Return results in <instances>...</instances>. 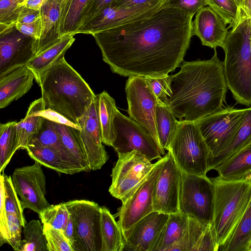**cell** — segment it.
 Instances as JSON below:
<instances>
[{
	"instance_id": "8992f818",
	"label": "cell",
	"mask_w": 251,
	"mask_h": 251,
	"mask_svg": "<svg viewBox=\"0 0 251 251\" xmlns=\"http://www.w3.org/2000/svg\"><path fill=\"white\" fill-rule=\"evenodd\" d=\"M166 150L182 172L206 176L210 152L196 122L179 121Z\"/></svg>"
},
{
	"instance_id": "11a10c76",
	"label": "cell",
	"mask_w": 251,
	"mask_h": 251,
	"mask_svg": "<svg viewBox=\"0 0 251 251\" xmlns=\"http://www.w3.org/2000/svg\"><path fill=\"white\" fill-rule=\"evenodd\" d=\"M47 0H25L22 5L28 8L40 10L41 7Z\"/></svg>"
},
{
	"instance_id": "f6af8a7d",
	"label": "cell",
	"mask_w": 251,
	"mask_h": 251,
	"mask_svg": "<svg viewBox=\"0 0 251 251\" xmlns=\"http://www.w3.org/2000/svg\"><path fill=\"white\" fill-rule=\"evenodd\" d=\"M7 216L8 231L7 243L14 251H19L22 240L21 239L22 225L15 214L7 213Z\"/></svg>"
},
{
	"instance_id": "9f6ffc18",
	"label": "cell",
	"mask_w": 251,
	"mask_h": 251,
	"mask_svg": "<svg viewBox=\"0 0 251 251\" xmlns=\"http://www.w3.org/2000/svg\"><path fill=\"white\" fill-rule=\"evenodd\" d=\"M234 0L236 2V4L238 6V7L239 8V7L240 6V5L241 4L242 0Z\"/></svg>"
},
{
	"instance_id": "3957f363",
	"label": "cell",
	"mask_w": 251,
	"mask_h": 251,
	"mask_svg": "<svg viewBox=\"0 0 251 251\" xmlns=\"http://www.w3.org/2000/svg\"><path fill=\"white\" fill-rule=\"evenodd\" d=\"M38 84L44 110L55 113L80 129L78 121L96 95L64 56L41 75Z\"/></svg>"
},
{
	"instance_id": "d6a6232c",
	"label": "cell",
	"mask_w": 251,
	"mask_h": 251,
	"mask_svg": "<svg viewBox=\"0 0 251 251\" xmlns=\"http://www.w3.org/2000/svg\"><path fill=\"white\" fill-rule=\"evenodd\" d=\"M53 121L67 151L79 163L83 171H91L80 138L79 129L71 125Z\"/></svg>"
},
{
	"instance_id": "52a82bcc",
	"label": "cell",
	"mask_w": 251,
	"mask_h": 251,
	"mask_svg": "<svg viewBox=\"0 0 251 251\" xmlns=\"http://www.w3.org/2000/svg\"><path fill=\"white\" fill-rule=\"evenodd\" d=\"M247 112V108L239 109L227 107L196 122L209 149L210 159L229 145L242 125Z\"/></svg>"
},
{
	"instance_id": "7a4b0ae2",
	"label": "cell",
	"mask_w": 251,
	"mask_h": 251,
	"mask_svg": "<svg viewBox=\"0 0 251 251\" xmlns=\"http://www.w3.org/2000/svg\"><path fill=\"white\" fill-rule=\"evenodd\" d=\"M171 88L162 100L179 121L196 122L222 109L228 88L216 49L209 60L183 61L172 75Z\"/></svg>"
},
{
	"instance_id": "d590c367",
	"label": "cell",
	"mask_w": 251,
	"mask_h": 251,
	"mask_svg": "<svg viewBox=\"0 0 251 251\" xmlns=\"http://www.w3.org/2000/svg\"><path fill=\"white\" fill-rule=\"evenodd\" d=\"M16 121L0 125V172L3 173L12 156L17 150Z\"/></svg>"
},
{
	"instance_id": "30bf717a",
	"label": "cell",
	"mask_w": 251,
	"mask_h": 251,
	"mask_svg": "<svg viewBox=\"0 0 251 251\" xmlns=\"http://www.w3.org/2000/svg\"><path fill=\"white\" fill-rule=\"evenodd\" d=\"M118 155V159L112 171L109 192L123 202L147 177L155 163L136 150Z\"/></svg>"
},
{
	"instance_id": "ac0fdd59",
	"label": "cell",
	"mask_w": 251,
	"mask_h": 251,
	"mask_svg": "<svg viewBox=\"0 0 251 251\" xmlns=\"http://www.w3.org/2000/svg\"><path fill=\"white\" fill-rule=\"evenodd\" d=\"M71 1L47 0L41 7L42 31L39 39L34 43L36 55L57 43L62 38L60 34Z\"/></svg>"
},
{
	"instance_id": "74e56055",
	"label": "cell",
	"mask_w": 251,
	"mask_h": 251,
	"mask_svg": "<svg viewBox=\"0 0 251 251\" xmlns=\"http://www.w3.org/2000/svg\"><path fill=\"white\" fill-rule=\"evenodd\" d=\"M91 0H72L67 10L61 32V37L75 35L80 26L83 13Z\"/></svg>"
},
{
	"instance_id": "7402d4cb",
	"label": "cell",
	"mask_w": 251,
	"mask_h": 251,
	"mask_svg": "<svg viewBox=\"0 0 251 251\" xmlns=\"http://www.w3.org/2000/svg\"><path fill=\"white\" fill-rule=\"evenodd\" d=\"M188 218L183 234L170 251H219L212 223Z\"/></svg>"
},
{
	"instance_id": "6f0895ef",
	"label": "cell",
	"mask_w": 251,
	"mask_h": 251,
	"mask_svg": "<svg viewBox=\"0 0 251 251\" xmlns=\"http://www.w3.org/2000/svg\"><path fill=\"white\" fill-rule=\"evenodd\" d=\"M250 44H251V35L250 36Z\"/></svg>"
},
{
	"instance_id": "bcb514c9",
	"label": "cell",
	"mask_w": 251,
	"mask_h": 251,
	"mask_svg": "<svg viewBox=\"0 0 251 251\" xmlns=\"http://www.w3.org/2000/svg\"><path fill=\"white\" fill-rule=\"evenodd\" d=\"M207 5L206 0H163L160 7L180 9L193 17L201 8Z\"/></svg>"
},
{
	"instance_id": "8fae6325",
	"label": "cell",
	"mask_w": 251,
	"mask_h": 251,
	"mask_svg": "<svg viewBox=\"0 0 251 251\" xmlns=\"http://www.w3.org/2000/svg\"><path fill=\"white\" fill-rule=\"evenodd\" d=\"M115 138L112 146L118 154L136 150L151 161L162 158L152 136L134 120L117 110L114 119Z\"/></svg>"
},
{
	"instance_id": "7dc6e473",
	"label": "cell",
	"mask_w": 251,
	"mask_h": 251,
	"mask_svg": "<svg viewBox=\"0 0 251 251\" xmlns=\"http://www.w3.org/2000/svg\"><path fill=\"white\" fill-rule=\"evenodd\" d=\"M8 221L5 208V191L2 176L0 177V246L7 243Z\"/></svg>"
},
{
	"instance_id": "1f68e13d",
	"label": "cell",
	"mask_w": 251,
	"mask_h": 251,
	"mask_svg": "<svg viewBox=\"0 0 251 251\" xmlns=\"http://www.w3.org/2000/svg\"><path fill=\"white\" fill-rule=\"evenodd\" d=\"M251 142V107L247 108L246 117L229 145L221 152L211 158L209 171L223 163Z\"/></svg>"
},
{
	"instance_id": "ba28073f",
	"label": "cell",
	"mask_w": 251,
	"mask_h": 251,
	"mask_svg": "<svg viewBox=\"0 0 251 251\" xmlns=\"http://www.w3.org/2000/svg\"><path fill=\"white\" fill-rule=\"evenodd\" d=\"M125 92L129 117L140 125L154 139L161 155L165 153L157 134L156 110L159 99L150 89L145 77L128 76Z\"/></svg>"
},
{
	"instance_id": "8d00e7d4",
	"label": "cell",
	"mask_w": 251,
	"mask_h": 251,
	"mask_svg": "<svg viewBox=\"0 0 251 251\" xmlns=\"http://www.w3.org/2000/svg\"><path fill=\"white\" fill-rule=\"evenodd\" d=\"M24 238L19 251H48L43 226L38 220H32L24 226Z\"/></svg>"
},
{
	"instance_id": "e0dca14e",
	"label": "cell",
	"mask_w": 251,
	"mask_h": 251,
	"mask_svg": "<svg viewBox=\"0 0 251 251\" xmlns=\"http://www.w3.org/2000/svg\"><path fill=\"white\" fill-rule=\"evenodd\" d=\"M79 136L90 171L100 169L109 156L102 144L96 97L83 116L78 121Z\"/></svg>"
},
{
	"instance_id": "4316f807",
	"label": "cell",
	"mask_w": 251,
	"mask_h": 251,
	"mask_svg": "<svg viewBox=\"0 0 251 251\" xmlns=\"http://www.w3.org/2000/svg\"><path fill=\"white\" fill-rule=\"evenodd\" d=\"M213 170L218 176L225 179H239L251 175V142Z\"/></svg>"
},
{
	"instance_id": "db71d44e",
	"label": "cell",
	"mask_w": 251,
	"mask_h": 251,
	"mask_svg": "<svg viewBox=\"0 0 251 251\" xmlns=\"http://www.w3.org/2000/svg\"><path fill=\"white\" fill-rule=\"evenodd\" d=\"M247 18H251V0H242L238 8L236 19L232 26L240 20Z\"/></svg>"
},
{
	"instance_id": "d6986e66",
	"label": "cell",
	"mask_w": 251,
	"mask_h": 251,
	"mask_svg": "<svg viewBox=\"0 0 251 251\" xmlns=\"http://www.w3.org/2000/svg\"><path fill=\"white\" fill-rule=\"evenodd\" d=\"M161 3L151 7L132 8L122 6L113 2L104 8L90 21L82 25L77 34H92L123 25L156 10L160 7Z\"/></svg>"
},
{
	"instance_id": "f546056e",
	"label": "cell",
	"mask_w": 251,
	"mask_h": 251,
	"mask_svg": "<svg viewBox=\"0 0 251 251\" xmlns=\"http://www.w3.org/2000/svg\"><path fill=\"white\" fill-rule=\"evenodd\" d=\"M100 211L101 251H123L126 244L123 231L118 222L106 207L101 206Z\"/></svg>"
},
{
	"instance_id": "4dcf8cb0",
	"label": "cell",
	"mask_w": 251,
	"mask_h": 251,
	"mask_svg": "<svg viewBox=\"0 0 251 251\" xmlns=\"http://www.w3.org/2000/svg\"><path fill=\"white\" fill-rule=\"evenodd\" d=\"M102 143L112 146L115 138L114 119L118 110L114 99L106 91L97 95Z\"/></svg>"
},
{
	"instance_id": "5b68a950",
	"label": "cell",
	"mask_w": 251,
	"mask_h": 251,
	"mask_svg": "<svg viewBox=\"0 0 251 251\" xmlns=\"http://www.w3.org/2000/svg\"><path fill=\"white\" fill-rule=\"evenodd\" d=\"M214 189L212 224L220 248L230 238L251 200V175L236 179L211 177Z\"/></svg>"
},
{
	"instance_id": "7bdbcfd3",
	"label": "cell",
	"mask_w": 251,
	"mask_h": 251,
	"mask_svg": "<svg viewBox=\"0 0 251 251\" xmlns=\"http://www.w3.org/2000/svg\"><path fill=\"white\" fill-rule=\"evenodd\" d=\"M25 0H0V23L15 25L19 15L25 7Z\"/></svg>"
},
{
	"instance_id": "5bb4252c",
	"label": "cell",
	"mask_w": 251,
	"mask_h": 251,
	"mask_svg": "<svg viewBox=\"0 0 251 251\" xmlns=\"http://www.w3.org/2000/svg\"><path fill=\"white\" fill-rule=\"evenodd\" d=\"M11 177L24 209H30L39 215L50 206L46 198V177L40 163L35 161L32 165L16 168Z\"/></svg>"
},
{
	"instance_id": "c3c4849f",
	"label": "cell",
	"mask_w": 251,
	"mask_h": 251,
	"mask_svg": "<svg viewBox=\"0 0 251 251\" xmlns=\"http://www.w3.org/2000/svg\"><path fill=\"white\" fill-rule=\"evenodd\" d=\"M115 0H91L83 13L80 26L90 21L101 10L108 5L114 2Z\"/></svg>"
},
{
	"instance_id": "e575fe53",
	"label": "cell",
	"mask_w": 251,
	"mask_h": 251,
	"mask_svg": "<svg viewBox=\"0 0 251 251\" xmlns=\"http://www.w3.org/2000/svg\"><path fill=\"white\" fill-rule=\"evenodd\" d=\"M178 122L167 105L159 99L156 110V125L159 141L164 150L167 149L173 138Z\"/></svg>"
},
{
	"instance_id": "f907efd6",
	"label": "cell",
	"mask_w": 251,
	"mask_h": 251,
	"mask_svg": "<svg viewBox=\"0 0 251 251\" xmlns=\"http://www.w3.org/2000/svg\"><path fill=\"white\" fill-rule=\"evenodd\" d=\"M70 243L74 251H84L78 239L74 227L72 219L70 218L65 227L61 230Z\"/></svg>"
},
{
	"instance_id": "f1b7e54d",
	"label": "cell",
	"mask_w": 251,
	"mask_h": 251,
	"mask_svg": "<svg viewBox=\"0 0 251 251\" xmlns=\"http://www.w3.org/2000/svg\"><path fill=\"white\" fill-rule=\"evenodd\" d=\"M42 98L33 101L29 105L25 118L16 125L18 140L17 150H26L32 136L39 129L44 118Z\"/></svg>"
},
{
	"instance_id": "2e32d148",
	"label": "cell",
	"mask_w": 251,
	"mask_h": 251,
	"mask_svg": "<svg viewBox=\"0 0 251 251\" xmlns=\"http://www.w3.org/2000/svg\"><path fill=\"white\" fill-rule=\"evenodd\" d=\"M165 159L153 192V210L170 214L179 212L182 171L171 154Z\"/></svg>"
},
{
	"instance_id": "836d02e7",
	"label": "cell",
	"mask_w": 251,
	"mask_h": 251,
	"mask_svg": "<svg viewBox=\"0 0 251 251\" xmlns=\"http://www.w3.org/2000/svg\"><path fill=\"white\" fill-rule=\"evenodd\" d=\"M220 251H251V200L234 232Z\"/></svg>"
},
{
	"instance_id": "60d3db41",
	"label": "cell",
	"mask_w": 251,
	"mask_h": 251,
	"mask_svg": "<svg viewBox=\"0 0 251 251\" xmlns=\"http://www.w3.org/2000/svg\"><path fill=\"white\" fill-rule=\"evenodd\" d=\"M48 251H74L63 231L50 225L43 224Z\"/></svg>"
},
{
	"instance_id": "6da1fadb",
	"label": "cell",
	"mask_w": 251,
	"mask_h": 251,
	"mask_svg": "<svg viewBox=\"0 0 251 251\" xmlns=\"http://www.w3.org/2000/svg\"><path fill=\"white\" fill-rule=\"evenodd\" d=\"M193 17L180 9L160 7L92 35L113 73L125 77L165 76L184 61L193 36Z\"/></svg>"
},
{
	"instance_id": "7c38bea8",
	"label": "cell",
	"mask_w": 251,
	"mask_h": 251,
	"mask_svg": "<svg viewBox=\"0 0 251 251\" xmlns=\"http://www.w3.org/2000/svg\"><path fill=\"white\" fill-rule=\"evenodd\" d=\"M165 156L159 159L147 177L122 202L117 214L122 230L153 211V192Z\"/></svg>"
},
{
	"instance_id": "44dd1931",
	"label": "cell",
	"mask_w": 251,
	"mask_h": 251,
	"mask_svg": "<svg viewBox=\"0 0 251 251\" xmlns=\"http://www.w3.org/2000/svg\"><path fill=\"white\" fill-rule=\"evenodd\" d=\"M222 17L210 6L201 8L193 21V35L197 36L203 46L216 49L222 47L228 28Z\"/></svg>"
},
{
	"instance_id": "f5cc1de1",
	"label": "cell",
	"mask_w": 251,
	"mask_h": 251,
	"mask_svg": "<svg viewBox=\"0 0 251 251\" xmlns=\"http://www.w3.org/2000/svg\"><path fill=\"white\" fill-rule=\"evenodd\" d=\"M40 17H41L40 10L34 9L25 6L19 15L17 23L28 24L35 21Z\"/></svg>"
},
{
	"instance_id": "ab89813d",
	"label": "cell",
	"mask_w": 251,
	"mask_h": 251,
	"mask_svg": "<svg viewBox=\"0 0 251 251\" xmlns=\"http://www.w3.org/2000/svg\"><path fill=\"white\" fill-rule=\"evenodd\" d=\"M0 175L3 177L5 187L6 213L15 214L24 227L27 224L24 214V209L22 207L20 200L14 188L12 177L4 173L1 174Z\"/></svg>"
},
{
	"instance_id": "83f0119b",
	"label": "cell",
	"mask_w": 251,
	"mask_h": 251,
	"mask_svg": "<svg viewBox=\"0 0 251 251\" xmlns=\"http://www.w3.org/2000/svg\"><path fill=\"white\" fill-rule=\"evenodd\" d=\"M26 150L30 158L43 166L62 174L72 175L77 173L62 152L55 148L29 145Z\"/></svg>"
},
{
	"instance_id": "484cf974",
	"label": "cell",
	"mask_w": 251,
	"mask_h": 251,
	"mask_svg": "<svg viewBox=\"0 0 251 251\" xmlns=\"http://www.w3.org/2000/svg\"><path fill=\"white\" fill-rule=\"evenodd\" d=\"M188 222V217L179 212L169 214L166 223L149 251H170L182 237Z\"/></svg>"
},
{
	"instance_id": "ee69618b",
	"label": "cell",
	"mask_w": 251,
	"mask_h": 251,
	"mask_svg": "<svg viewBox=\"0 0 251 251\" xmlns=\"http://www.w3.org/2000/svg\"><path fill=\"white\" fill-rule=\"evenodd\" d=\"M144 77L147 84L158 99L163 100L171 96L172 94L171 88L172 75Z\"/></svg>"
},
{
	"instance_id": "cb8c5ba5",
	"label": "cell",
	"mask_w": 251,
	"mask_h": 251,
	"mask_svg": "<svg viewBox=\"0 0 251 251\" xmlns=\"http://www.w3.org/2000/svg\"><path fill=\"white\" fill-rule=\"evenodd\" d=\"M43 115L44 118L42 124L37 132L30 139L28 145H37L55 148L62 152L77 173L83 171L79 163L64 147L54 121L49 117Z\"/></svg>"
},
{
	"instance_id": "b9f144b4",
	"label": "cell",
	"mask_w": 251,
	"mask_h": 251,
	"mask_svg": "<svg viewBox=\"0 0 251 251\" xmlns=\"http://www.w3.org/2000/svg\"><path fill=\"white\" fill-rule=\"evenodd\" d=\"M208 5L214 10L224 20L228 28H231L235 22L238 7L234 0H206Z\"/></svg>"
},
{
	"instance_id": "4fadbf2b",
	"label": "cell",
	"mask_w": 251,
	"mask_h": 251,
	"mask_svg": "<svg viewBox=\"0 0 251 251\" xmlns=\"http://www.w3.org/2000/svg\"><path fill=\"white\" fill-rule=\"evenodd\" d=\"M65 204L84 251H101V206L85 200L71 201Z\"/></svg>"
},
{
	"instance_id": "f35d334b",
	"label": "cell",
	"mask_w": 251,
	"mask_h": 251,
	"mask_svg": "<svg viewBox=\"0 0 251 251\" xmlns=\"http://www.w3.org/2000/svg\"><path fill=\"white\" fill-rule=\"evenodd\" d=\"M38 215L43 224H47L60 230L65 227L70 218L65 202L50 205Z\"/></svg>"
},
{
	"instance_id": "277c9868",
	"label": "cell",
	"mask_w": 251,
	"mask_h": 251,
	"mask_svg": "<svg viewBox=\"0 0 251 251\" xmlns=\"http://www.w3.org/2000/svg\"><path fill=\"white\" fill-rule=\"evenodd\" d=\"M251 18L238 21L228 31L222 48L224 72L236 103L251 107Z\"/></svg>"
},
{
	"instance_id": "681fc988",
	"label": "cell",
	"mask_w": 251,
	"mask_h": 251,
	"mask_svg": "<svg viewBox=\"0 0 251 251\" xmlns=\"http://www.w3.org/2000/svg\"><path fill=\"white\" fill-rule=\"evenodd\" d=\"M15 26L21 32L32 37L35 41H37L40 38L42 31L41 16L35 21L28 24L17 23Z\"/></svg>"
},
{
	"instance_id": "d4e9b609",
	"label": "cell",
	"mask_w": 251,
	"mask_h": 251,
	"mask_svg": "<svg viewBox=\"0 0 251 251\" xmlns=\"http://www.w3.org/2000/svg\"><path fill=\"white\" fill-rule=\"evenodd\" d=\"M74 36L67 35L63 36L58 42L36 55L27 64L33 72L38 84L41 75L64 56L66 51L75 41Z\"/></svg>"
},
{
	"instance_id": "816d5d0a",
	"label": "cell",
	"mask_w": 251,
	"mask_h": 251,
	"mask_svg": "<svg viewBox=\"0 0 251 251\" xmlns=\"http://www.w3.org/2000/svg\"><path fill=\"white\" fill-rule=\"evenodd\" d=\"M163 0H116L114 2L126 7H151L162 2Z\"/></svg>"
},
{
	"instance_id": "603a6c76",
	"label": "cell",
	"mask_w": 251,
	"mask_h": 251,
	"mask_svg": "<svg viewBox=\"0 0 251 251\" xmlns=\"http://www.w3.org/2000/svg\"><path fill=\"white\" fill-rule=\"evenodd\" d=\"M34 75L27 65L19 67L0 77V108L17 100L31 89Z\"/></svg>"
},
{
	"instance_id": "9a60e30c",
	"label": "cell",
	"mask_w": 251,
	"mask_h": 251,
	"mask_svg": "<svg viewBox=\"0 0 251 251\" xmlns=\"http://www.w3.org/2000/svg\"><path fill=\"white\" fill-rule=\"evenodd\" d=\"M35 40L19 31L15 25L0 31V77L26 65L35 56Z\"/></svg>"
},
{
	"instance_id": "9c48e42d",
	"label": "cell",
	"mask_w": 251,
	"mask_h": 251,
	"mask_svg": "<svg viewBox=\"0 0 251 251\" xmlns=\"http://www.w3.org/2000/svg\"><path fill=\"white\" fill-rule=\"evenodd\" d=\"M214 189L206 176L182 172L179 212L188 217L212 223Z\"/></svg>"
},
{
	"instance_id": "ffe728a7",
	"label": "cell",
	"mask_w": 251,
	"mask_h": 251,
	"mask_svg": "<svg viewBox=\"0 0 251 251\" xmlns=\"http://www.w3.org/2000/svg\"><path fill=\"white\" fill-rule=\"evenodd\" d=\"M169 216V214L153 211L122 230L126 246L132 251H149Z\"/></svg>"
}]
</instances>
